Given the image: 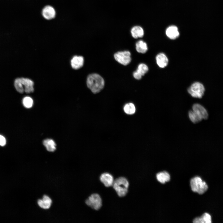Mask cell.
I'll use <instances>...</instances> for the list:
<instances>
[{
    "mask_svg": "<svg viewBox=\"0 0 223 223\" xmlns=\"http://www.w3.org/2000/svg\"><path fill=\"white\" fill-rule=\"evenodd\" d=\"M112 186L119 197H124L128 193L129 182L125 177H120L114 181Z\"/></svg>",
    "mask_w": 223,
    "mask_h": 223,
    "instance_id": "cell-2",
    "label": "cell"
},
{
    "mask_svg": "<svg viewBox=\"0 0 223 223\" xmlns=\"http://www.w3.org/2000/svg\"><path fill=\"white\" fill-rule=\"evenodd\" d=\"M42 15L43 17L46 20H50L54 18L56 15L55 9L52 6L48 5L43 9Z\"/></svg>",
    "mask_w": 223,
    "mask_h": 223,
    "instance_id": "cell-9",
    "label": "cell"
},
{
    "mask_svg": "<svg viewBox=\"0 0 223 223\" xmlns=\"http://www.w3.org/2000/svg\"><path fill=\"white\" fill-rule=\"evenodd\" d=\"M116 60L119 63L126 66L131 62V53L129 51H118L114 55Z\"/></svg>",
    "mask_w": 223,
    "mask_h": 223,
    "instance_id": "cell-6",
    "label": "cell"
},
{
    "mask_svg": "<svg viewBox=\"0 0 223 223\" xmlns=\"http://www.w3.org/2000/svg\"><path fill=\"white\" fill-rule=\"evenodd\" d=\"M136 49L139 53L144 54L148 50L146 43L142 40H140L136 43Z\"/></svg>",
    "mask_w": 223,
    "mask_h": 223,
    "instance_id": "cell-19",
    "label": "cell"
},
{
    "mask_svg": "<svg viewBox=\"0 0 223 223\" xmlns=\"http://www.w3.org/2000/svg\"><path fill=\"white\" fill-rule=\"evenodd\" d=\"M189 118L193 123H198L201 121L202 119L193 110H190L188 113Z\"/></svg>",
    "mask_w": 223,
    "mask_h": 223,
    "instance_id": "cell-20",
    "label": "cell"
},
{
    "mask_svg": "<svg viewBox=\"0 0 223 223\" xmlns=\"http://www.w3.org/2000/svg\"><path fill=\"white\" fill-rule=\"evenodd\" d=\"M133 77L136 79L140 80L142 78V76L136 70L133 72Z\"/></svg>",
    "mask_w": 223,
    "mask_h": 223,
    "instance_id": "cell-25",
    "label": "cell"
},
{
    "mask_svg": "<svg viewBox=\"0 0 223 223\" xmlns=\"http://www.w3.org/2000/svg\"><path fill=\"white\" fill-rule=\"evenodd\" d=\"M22 103L24 106L25 107L29 108L33 106V101L30 97L26 96L23 98Z\"/></svg>",
    "mask_w": 223,
    "mask_h": 223,
    "instance_id": "cell-23",
    "label": "cell"
},
{
    "mask_svg": "<svg viewBox=\"0 0 223 223\" xmlns=\"http://www.w3.org/2000/svg\"><path fill=\"white\" fill-rule=\"evenodd\" d=\"M86 84L88 87L94 94L100 92L103 88L105 82L103 78L99 74L93 73L87 77Z\"/></svg>",
    "mask_w": 223,
    "mask_h": 223,
    "instance_id": "cell-1",
    "label": "cell"
},
{
    "mask_svg": "<svg viewBox=\"0 0 223 223\" xmlns=\"http://www.w3.org/2000/svg\"><path fill=\"white\" fill-rule=\"evenodd\" d=\"M20 80L24 91L27 93H32L34 91V83L31 80L25 78H20Z\"/></svg>",
    "mask_w": 223,
    "mask_h": 223,
    "instance_id": "cell-8",
    "label": "cell"
},
{
    "mask_svg": "<svg viewBox=\"0 0 223 223\" xmlns=\"http://www.w3.org/2000/svg\"><path fill=\"white\" fill-rule=\"evenodd\" d=\"M194 223H211L212 222L210 215L207 213H205L200 217H196L193 221Z\"/></svg>",
    "mask_w": 223,
    "mask_h": 223,
    "instance_id": "cell-16",
    "label": "cell"
},
{
    "mask_svg": "<svg viewBox=\"0 0 223 223\" xmlns=\"http://www.w3.org/2000/svg\"><path fill=\"white\" fill-rule=\"evenodd\" d=\"M100 181L106 187H110L112 186L114 182V178L111 174L105 173L101 174L100 177Z\"/></svg>",
    "mask_w": 223,
    "mask_h": 223,
    "instance_id": "cell-10",
    "label": "cell"
},
{
    "mask_svg": "<svg viewBox=\"0 0 223 223\" xmlns=\"http://www.w3.org/2000/svg\"><path fill=\"white\" fill-rule=\"evenodd\" d=\"M148 68L146 64L142 63L138 65L136 70L142 76H143L148 71Z\"/></svg>",
    "mask_w": 223,
    "mask_h": 223,
    "instance_id": "cell-22",
    "label": "cell"
},
{
    "mask_svg": "<svg viewBox=\"0 0 223 223\" xmlns=\"http://www.w3.org/2000/svg\"><path fill=\"white\" fill-rule=\"evenodd\" d=\"M37 204L41 208L44 209H48L51 207L52 203V200L48 195H44L42 198L39 199L37 200Z\"/></svg>",
    "mask_w": 223,
    "mask_h": 223,
    "instance_id": "cell-11",
    "label": "cell"
},
{
    "mask_svg": "<svg viewBox=\"0 0 223 223\" xmlns=\"http://www.w3.org/2000/svg\"><path fill=\"white\" fill-rule=\"evenodd\" d=\"M84 63V58L80 56H74L71 61V66L72 68L75 69H78L81 68Z\"/></svg>",
    "mask_w": 223,
    "mask_h": 223,
    "instance_id": "cell-12",
    "label": "cell"
},
{
    "mask_svg": "<svg viewBox=\"0 0 223 223\" xmlns=\"http://www.w3.org/2000/svg\"><path fill=\"white\" fill-rule=\"evenodd\" d=\"M131 33L132 36L136 39L142 37L144 34L143 28L138 26H135L133 27L131 29Z\"/></svg>",
    "mask_w": 223,
    "mask_h": 223,
    "instance_id": "cell-17",
    "label": "cell"
},
{
    "mask_svg": "<svg viewBox=\"0 0 223 223\" xmlns=\"http://www.w3.org/2000/svg\"><path fill=\"white\" fill-rule=\"evenodd\" d=\"M190 185L192 190L201 195L208 190V186L206 182L203 181L199 177L196 176L191 179Z\"/></svg>",
    "mask_w": 223,
    "mask_h": 223,
    "instance_id": "cell-3",
    "label": "cell"
},
{
    "mask_svg": "<svg viewBox=\"0 0 223 223\" xmlns=\"http://www.w3.org/2000/svg\"><path fill=\"white\" fill-rule=\"evenodd\" d=\"M192 110L203 119L207 120L208 114L206 108L199 103L194 104L192 107Z\"/></svg>",
    "mask_w": 223,
    "mask_h": 223,
    "instance_id": "cell-7",
    "label": "cell"
},
{
    "mask_svg": "<svg viewBox=\"0 0 223 223\" xmlns=\"http://www.w3.org/2000/svg\"><path fill=\"white\" fill-rule=\"evenodd\" d=\"M6 144V140L5 138L3 136L0 135V145L2 146H4Z\"/></svg>",
    "mask_w": 223,
    "mask_h": 223,
    "instance_id": "cell-26",
    "label": "cell"
},
{
    "mask_svg": "<svg viewBox=\"0 0 223 223\" xmlns=\"http://www.w3.org/2000/svg\"><path fill=\"white\" fill-rule=\"evenodd\" d=\"M167 36L171 39H175L179 35L177 28L175 26H171L168 27L166 31Z\"/></svg>",
    "mask_w": 223,
    "mask_h": 223,
    "instance_id": "cell-14",
    "label": "cell"
},
{
    "mask_svg": "<svg viewBox=\"0 0 223 223\" xmlns=\"http://www.w3.org/2000/svg\"><path fill=\"white\" fill-rule=\"evenodd\" d=\"M156 177L157 180L163 184L168 181L170 179V175L166 171L158 173L156 175Z\"/></svg>",
    "mask_w": 223,
    "mask_h": 223,
    "instance_id": "cell-15",
    "label": "cell"
},
{
    "mask_svg": "<svg viewBox=\"0 0 223 223\" xmlns=\"http://www.w3.org/2000/svg\"><path fill=\"white\" fill-rule=\"evenodd\" d=\"M156 60L157 64L160 68L166 67L168 63V59L167 56L163 53H160L157 55Z\"/></svg>",
    "mask_w": 223,
    "mask_h": 223,
    "instance_id": "cell-13",
    "label": "cell"
},
{
    "mask_svg": "<svg viewBox=\"0 0 223 223\" xmlns=\"http://www.w3.org/2000/svg\"><path fill=\"white\" fill-rule=\"evenodd\" d=\"M88 206L96 210H99L102 206V200L100 196L98 194L91 195L85 201Z\"/></svg>",
    "mask_w": 223,
    "mask_h": 223,
    "instance_id": "cell-5",
    "label": "cell"
},
{
    "mask_svg": "<svg viewBox=\"0 0 223 223\" xmlns=\"http://www.w3.org/2000/svg\"><path fill=\"white\" fill-rule=\"evenodd\" d=\"M44 145L46 150L50 152H53L56 149V145L54 141L52 139H47L43 142Z\"/></svg>",
    "mask_w": 223,
    "mask_h": 223,
    "instance_id": "cell-18",
    "label": "cell"
},
{
    "mask_svg": "<svg viewBox=\"0 0 223 223\" xmlns=\"http://www.w3.org/2000/svg\"><path fill=\"white\" fill-rule=\"evenodd\" d=\"M14 86L17 91L20 93H22L24 90L22 86L20 78L16 79L14 82Z\"/></svg>",
    "mask_w": 223,
    "mask_h": 223,
    "instance_id": "cell-24",
    "label": "cell"
},
{
    "mask_svg": "<svg viewBox=\"0 0 223 223\" xmlns=\"http://www.w3.org/2000/svg\"><path fill=\"white\" fill-rule=\"evenodd\" d=\"M124 110L126 114L132 115L134 113L136 109L133 103H129L125 105Z\"/></svg>",
    "mask_w": 223,
    "mask_h": 223,
    "instance_id": "cell-21",
    "label": "cell"
},
{
    "mask_svg": "<svg viewBox=\"0 0 223 223\" xmlns=\"http://www.w3.org/2000/svg\"><path fill=\"white\" fill-rule=\"evenodd\" d=\"M187 90L192 97L201 98L204 94L205 88L202 83L196 81L193 83L188 88Z\"/></svg>",
    "mask_w": 223,
    "mask_h": 223,
    "instance_id": "cell-4",
    "label": "cell"
}]
</instances>
